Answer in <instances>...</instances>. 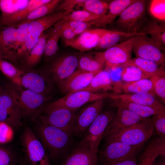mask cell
Returning <instances> with one entry per match:
<instances>
[{
  "label": "cell",
  "mask_w": 165,
  "mask_h": 165,
  "mask_svg": "<svg viewBox=\"0 0 165 165\" xmlns=\"http://www.w3.org/2000/svg\"><path fill=\"white\" fill-rule=\"evenodd\" d=\"M136 0H114L108 3V9L103 16L89 23L91 26L103 27L111 24L127 7Z\"/></svg>",
  "instance_id": "cell-22"
},
{
  "label": "cell",
  "mask_w": 165,
  "mask_h": 165,
  "mask_svg": "<svg viewBox=\"0 0 165 165\" xmlns=\"http://www.w3.org/2000/svg\"><path fill=\"white\" fill-rule=\"evenodd\" d=\"M28 38L23 35L17 27H0V53L4 58L15 64L18 48Z\"/></svg>",
  "instance_id": "cell-10"
},
{
  "label": "cell",
  "mask_w": 165,
  "mask_h": 165,
  "mask_svg": "<svg viewBox=\"0 0 165 165\" xmlns=\"http://www.w3.org/2000/svg\"><path fill=\"white\" fill-rule=\"evenodd\" d=\"M98 18L96 15L83 9L73 11L64 16L61 19L65 21H74L89 23Z\"/></svg>",
  "instance_id": "cell-40"
},
{
  "label": "cell",
  "mask_w": 165,
  "mask_h": 165,
  "mask_svg": "<svg viewBox=\"0 0 165 165\" xmlns=\"http://www.w3.org/2000/svg\"><path fill=\"white\" fill-rule=\"evenodd\" d=\"M114 116L112 110L101 112L85 131L78 145L98 152L101 139Z\"/></svg>",
  "instance_id": "cell-5"
},
{
  "label": "cell",
  "mask_w": 165,
  "mask_h": 165,
  "mask_svg": "<svg viewBox=\"0 0 165 165\" xmlns=\"http://www.w3.org/2000/svg\"><path fill=\"white\" fill-rule=\"evenodd\" d=\"M0 71L16 86L22 87L21 79L24 71L3 59H0Z\"/></svg>",
  "instance_id": "cell-36"
},
{
  "label": "cell",
  "mask_w": 165,
  "mask_h": 165,
  "mask_svg": "<svg viewBox=\"0 0 165 165\" xmlns=\"http://www.w3.org/2000/svg\"><path fill=\"white\" fill-rule=\"evenodd\" d=\"M122 80L125 82H130L144 79H149L138 67L129 66L123 68L121 73Z\"/></svg>",
  "instance_id": "cell-39"
},
{
  "label": "cell",
  "mask_w": 165,
  "mask_h": 165,
  "mask_svg": "<svg viewBox=\"0 0 165 165\" xmlns=\"http://www.w3.org/2000/svg\"><path fill=\"white\" fill-rule=\"evenodd\" d=\"M52 82L46 74L29 71L24 72L21 86L26 89L46 95L51 90Z\"/></svg>",
  "instance_id": "cell-17"
},
{
  "label": "cell",
  "mask_w": 165,
  "mask_h": 165,
  "mask_svg": "<svg viewBox=\"0 0 165 165\" xmlns=\"http://www.w3.org/2000/svg\"><path fill=\"white\" fill-rule=\"evenodd\" d=\"M159 156H165V138L160 136L149 142L141 156L138 164L152 165Z\"/></svg>",
  "instance_id": "cell-24"
},
{
  "label": "cell",
  "mask_w": 165,
  "mask_h": 165,
  "mask_svg": "<svg viewBox=\"0 0 165 165\" xmlns=\"http://www.w3.org/2000/svg\"><path fill=\"white\" fill-rule=\"evenodd\" d=\"M109 98L112 100L127 101L153 108L162 112H165L163 104L154 95L150 94L110 93Z\"/></svg>",
  "instance_id": "cell-20"
},
{
  "label": "cell",
  "mask_w": 165,
  "mask_h": 165,
  "mask_svg": "<svg viewBox=\"0 0 165 165\" xmlns=\"http://www.w3.org/2000/svg\"><path fill=\"white\" fill-rule=\"evenodd\" d=\"M149 11L154 17L159 20H164L165 0H152L149 6Z\"/></svg>",
  "instance_id": "cell-42"
},
{
  "label": "cell",
  "mask_w": 165,
  "mask_h": 165,
  "mask_svg": "<svg viewBox=\"0 0 165 165\" xmlns=\"http://www.w3.org/2000/svg\"><path fill=\"white\" fill-rule=\"evenodd\" d=\"M76 35L74 31L69 28L63 29L61 38L66 46H71L73 43Z\"/></svg>",
  "instance_id": "cell-48"
},
{
  "label": "cell",
  "mask_w": 165,
  "mask_h": 165,
  "mask_svg": "<svg viewBox=\"0 0 165 165\" xmlns=\"http://www.w3.org/2000/svg\"><path fill=\"white\" fill-rule=\"evenodd\" d=\"M13 87L14 93L23 116L37 117L39 116L44 107L47 105L46 95L26 89L21 90L19 87Z\"/></svg>",
  "instance_id": "cell-8"
},
{
  "label": "cell",
  "mask_w": 165,
  "mask_h": 165,
  "mask_svg": "<svg viewBox=\"0 0 165 165\" xmlns=\"http://www.w3.org/2000/svg\"><path fill=\"white\" fill-rule=\"evenodd\" d=\"M20 140L24 152L30 165H51L42 143L29 127H25Z\"/></svg>",
  "instance_id": "cell-7"
},
{
  "label": "cell",
  "mask_w": 165,
  "mask_h": 165,
  "mask_svg": "<svg viewBox=\"0 0 165 165\" xmlns=\"http://www.w3.org/2000/svg\"><path fill=\"white\" fill-rule=\"evenodd\" d=\"M152 165H158L157 163H156L155 161L153 163Z\"/></svg>",
  "instance_id": "cell-52"
},
{
  "label": "cell",
  "mask_w": 165,
  "mask_h": 165,
  "mask_svg": "<svg viewBox=\"0 0 165 165\" xmlns=\"http://www.w3.org/2000/svg\"><path fill=\"white\" fill-rule=\"evenodd\" d=\"M112 106L120 107L127 109L143 118H148L151 116L165 112H160L149 106H144L127 101L113 100Z\"/></svg>",
  "instance_id": "cell-30"
},
{
  "label": "cell",
  "mask_w": 165,
  "mask_h": 165,
  "mask_svg": "<svg viewBox=\"0 0 165 165\" xmlns=\"http://www.w3.org/2000/svg\"><path fill=\"white\" fill-rule=\"evenodd\" d=\"M20 165H27L25 163H23L21 164Z\"/></svg>",
  "instance_id": "cell-53"
},
{
  "label": "cell",
  "mask_w": 165,
  "mask_h": 165,
  "mask_svg": "<svg viewBox=\"0 0 165 165\" xmlns=\"http://www.w3.org/2000/svg\"><path fill=\"white\" fill-rule=\"evenodd\" d=\"M76 111L64 108L55 109L41 114V122L61 129L72 135L77 115Z\"/></svg>",
  "instance_id": "cell-13"
},
{
  "label": "cell",
  "mask_w": 165,
  "mask_h": 165,
  "mask_svg": "<svg viewBox=\"0 0 165 165\" xmlns=\"http://www.w3.org/2000/svg\"><path fill=\"white\" fill-rule=\"evenodd\" d=\"M4 58L3 56L0 53V59H3Z\"/></svg>",
  "instance_id": "cell-51"
},
{
  "label": "cell",
  "mask_w": 165,
  "mask_h": 165,
  "mask_svg": "<svg viewBox=\"0 0 165 165\" xmlns=\"http://www.w3.org/2000/svg\"><path fill=\"white\" fill-rule=\"evenodd\" d=\"M104 63L95 53L82 55L78 59V70L89 72H98L102 69Z\"/></svg>",
  "instance_id": "cell-33"
},
{
  "label": "cell",
  "mask_w": 165,
  "mask_h": 165,
  "mask_svg": "<svg viewBox=\"0 0 165 165\" xmlns=\"http://www.w3.org/2000/svg\"><path fill=\"white\" fill-rule=\"evenodd\" d=\"M97 153L78 145L62 165H97Z\"/></svg>",
  "instance_id": "cell-23"
},
{
  "label": "cell",
  "mask_w": 165,
  "mask_h": 165,
  "mask_svg": "<svg viewBox=\"0 0 165 165\" xmlns=\"http://www.w3.org/2000/svg\"><path fill=\"white\" fill-rule=\"evenodd\" d=\"M30 0H0V23L23 9Z\"/></svg>",
  "instance_id": "cell-32"
},
{
  "label": "cell",
  "mask_w": 165,
  "mask_h": 165,
  "mask_svg": "<svg viewBox=\"0 0 165 165\" xmlns=\"http://www.w3.org/2000/svg\"><path fill=\"white\" fill-rule=\"evenodd\" d=\"M69 13L66 11L55 12L31 22L29 23L31 34L39 37L45 31Z\"/></svg>",
  "instance_id": "cell-25"
},
{
  "label": "cell",
  "mask_w": 165,
  "mask_h": 165,
  "mask_svg": "<svg viewBox=\"0 0 165 165\" xmlns=\"http://www.w3.org/2000/svg\"><path fill=\"white\" fill-rule=\"evenodd\" d=\"M98 72L91 73L78 70L57 85L61 92L66 94L78 91L87 86Z\"/></svg>",
  "instance_id": "cell-18"
},
{
  "label": "cell",
  "mask_w": 165,
  "mask_h": 165,
  "mask_svg": "<svg viewBox=\"0 0 165 165\" xmlns=\"http://www.w3.org/2000/svg\"><path fill=\"white\" fill-rule=\"evenodd\" d=\"M142 147L118 141H107L101 157L104 163L120 161L136 157Z\"/></svg>",
  "instance_id": "cell-14"
},
{
  "label": "cell",
  "mask_w": 165,
  "mask_h": 165,
  "mask_svg": "<svg viewBox=\"0 0 165 165\" xmlns=\"http://www.w3.org/2000/svg\"><path fill=\"white\" fill-rule=\"evenodd\" d=\"M109 31L101 28L87 30L75 38L71 46L81 52L95 48L103 36Z\"/></svg>",
  "instance_id": "cell-19"
},
{
  "label": "cell",
  "mask_w": 165,
  "mask_h": 165,
  "mask_svg": "<svg viewBox=\"0 0 165 165\" xmlns=\"http://www.w3.org/2000/svg\"><path fill=\"white\" fill-rule=\"evenodd\" d=\"M86 0H65L61 2L56 12L66 11L69 13L73 11L76 7L82 6Z\"/></svg>",
  "instance_id": "cell-47"
},
{
  "label": "cell",
  "mask_w": 165,
  "mask_h": 165,
  "mask_svg": "<svg viewBox=\"0 0 165 165\" xmlns=\"http://www.w3.org/2000/svg\"><path fill=\"white\" fill-rule=\"evenodd\" d=\"M113 91L116 94H150L155 96L153 83L149 79L130 82H114Z\"/></svg>",
  "instance_id": "cell-21"
},
{
  "label": "cell",
  "mask_w": 165,
  "mask_h": 165,
  "mask_svg": "<svg viewBox=\"0 0 165 165\" xmlns=\"http://www.w3.org/2000/svg\"><path fill=\"white\" fill-rule=\"evenodd\" d=\"M110 94V93H98L84 90L69 93L64 97L47 104L42 110L40 115L59 108L76 111L88 102L109 98Z\"/></svg>",
  "instance_id": "cell-6"
},
{
  "label": "cell",
  "mask_w": 165,
  "mask_h": 165,
  "mask_svg": "<svg viewBox=\"0 0 165 165\" xmlns=\"http://www.w3.org/2000/svg\"><path fill=\"white\" fill-rule=\"evenodd\" d=\"M129 66L138 67L149 79L154 76L165 75L164 65L159 66L154 62L138 57L131 58L120 67Z\"/></svg>",
  "instance_id": "cell-26"
},
{
  "label": "cell",
  "mask_w": 165,
  "mask_h": 165,
  "mask_svg": "<svg viewBox=\"0 0 165 165\" xmlns=\"http://www.w3.org/2000/svg\"><path fill=\"white\" fill-rule=\"evenodd\" d=\"M16 158L9 149L0 145V165H15Z\"/></svg>",
  "instance_id": "cell-46"
},
{
  "label": "cell",
  "mask_w": 165,
  "mask_h": 165,
  "mask_svg": "<svg viewBox=\"0 0 165 165\" xmlns=\"http://www.w3.org/2000/svg\"><path fill=\"white\" fill-rule=\"evenodd\" d=\"M160 47L145 33L134 36L132 50L137 57L154 62L159 66L164 65V56Z\"/></svg>",
  "instance_id": "cell-11"
},
{
  "label": "cell",
  "mask_w": 165,
  "mask_h": 165,
  "mask_svg": "<svg viewBox=\"0 0 165 165\" xmlns=\"http://www.w3.org/2000/svg\"><path fill=\"white\" fill-rule=\"evenodd\" d=\"M142 32L148 34L151 38L160 46L165 44V23L160 24L156 21L149 23Z\"/></svg>",
  "instance_id": "cell-37"
},
{
  "label": "cell",
  "mask_w": 165,
  "mask_h": 165,
  "mask_svg": "<svg viewBox=\"0 0 165 165\" xmlns=\"http://www.w3.org/2000/svg\"><path fill=\"white\" fill-rule=\"evenodd\" d=\"M154 130L151 119L145 118L133 126L105 138L107 141H118L131 145L143 146Z\"/></svg>",
  "instance_id": "cell-2"
},
{
  "label": "cell",
  "mask_w": 165,
  "mask_h": 165,
  "mask_svg": "<svg viewBox=\"0 0 165 165\" xmlns=\"http://www.w3.org/2000/svg\"><path fill=\"white\" fill-rule=\"evenodd\" d=\"M47 36V34L44 32L39 37L37 42L31 49L26 60L22 64L24 68L31 69L40 62L44 54Z\"/></svg>",
  "instance_id": "cell-28"
},
{
  "label": "cell",
  "mask_w": 165,
  "mask_h": 165,
  "mask_svg": "<svg viewBox=\"0 0 165 165\" xmlns=\"http://www.w3.org/2000/svg\"><path fill=\"white\" fill-rule=\"evenodd\" d=\"M50 0H30L27 6L0 23V27L15 26L25 19L32 11Z\"/></svg>",
  "instance_id": "cell-29"
},
{
  "label": "cell",
  "mask_w": 165,
  "mask_h": 165,
  "mask_svg": "<svg viewBox=\"0 0 165 165\" xmlns=\"http://www.w3.org/2000/svg\"><path fill=\"white\" fill-rule=\"evenodd\" d=\"M154 86L155 96L163 104H165V75L155 76L150 79Z\"/></svg>",
  "instance_id": "cell-41"
},
{
  "label": "cell",
  "mask_w": 165,
  "mask_h": 165,
  "mask_svg": "<svg viewBox=\"0 0 165 165\" xmlns=\"http://www.w3.org/2000/svg\"><path fill=\"white\" fill-rule=\"evenodd\" d=\"M14 129L7 123L0 121V144L11 141L14 137Z\"/></svg>",
  "instance_id": "cell-44"
},
{
  "label": "cell",
  "mask_w": 165,
  "mask_h": 165,
  "mask_svg": "<svg viewBox=\"0 0 165 165\" xmlns=\"http://www.w3.org/2000/svg\"><path fill=\"white\" fill-rule=\"evenodd\" d=\"M105 99L96 100L84 108L77 114L73 135L82 136L97 116L101 112L105 105Z\"/></svg>",
  "instance_id": "cell-15"
},
{
  "label": "cell",
  "mask_w": 165,
  "mask_h": 165,
  "mask_svg": "<svg viewBox=\"0 0 165 165\" xmlns=\"http://www.w3.org/2000/svg\"><path fill=\"white\" fill-rule=\"evenodd\" d=\"M114 84L109 73L106 70H102L94 76L87 86L79 91L96 93L100 91H113Z\"/></svg>",
  "instance_id": "cell-27"
},
{
  "label": "cell",
  "mask_w": 165,
  "mask_h": 165,
  "mask_svg": "<svg viewBox=\"0 0 165 165\" xmlns=\"http://www.w3.org/2000/svg\"><path fill=\"white\" fill-rule=\"evenodd\" d=\"M62 29L69 28L72 30L77 35L90 29L91 26L89 23L74 21H65L61 19Z\"/></svg>",
  "instance_id": "cell-43"
},
{
  "label": "cell",
  "mask_w": 165,
  "mask_h": 165,
  "mask_svg": "<svg viewBox=\"0 0 165 165\" xmlns=\"http://www.w3.org/2000/svg\"><path fill=\"white\" fill-rule=\"evenodd\" d=\"M134 36L121 43L116 44L104 51L96 52L105 64L106 69L120 67L131 59Z\"/></svg>",
  "instance_id": "cell-9"
},
{
  "label": "cell",
  "mask_w": 165,
  "mask_h": 165,
  "mask_svg": "<svg viewBox=\"0 0 165 165\" xmlns=\"http://www.w3.org/2000/svg\"><path fill=\"white\" fill-rule=\"evenodd\" d=\"M37 134L50 160L58 159L67 152L73 136L65 131L42 122L37 128Z\"/></svg>",
  "instance_id": "cell-1"
},
{
  "label": "cell",
  "mask_w": 165,
  "mask_h": 165,
  "mask_svg": "<svg viewBox=\"0 0 165 165\" xmlns=\"http://www.w3.org/2000/svg\"><path fill=\"white\" fill-rule=\"evenodd\" d=\"M78 63V59L75 55L66 54L60 56L51 62L46 74L52 82L58 84L75 71Z\"/></svg>",
  "instance_id": "cell-12"
},
{
  "label": "cell",
  "mask_w": 165,
  "mask_h": 165,
  "mask_svg": "<svg viewBox=\"0 0 165 165\" xmlns=\"http://www.w3.org/2000/svg\"><path fill=\"white\" fill-rule=\"evenodd\" d=\"M53 26L50 32L47 34L44 53L45 57L47 58L53 56L57 50L58 42L63 31L61 20H59Z\"/></svg>",
  "instance_id": "cell-31"
},
{
  "label": "cell",
  "mask_w": 165,
  "mask_h": 165,
  "mask_svg": "<svg viewBox=\"0 0 165 165\" xmlns=\"http://www.w3.org/2000/svg\"><path fill=\"white\" fill-rule=\"evenodd\" d=\"M82 7L84 10L96 15L99 18L107 13L108 3L101 0H86Z\"/></svg>",
  "instance_id": "cell-38"
},
{
  "label": "cell",
  "mask_w": 165,
  "mask_h": 165,
  "mask_svg": "<svg viewBox=\"0 0 165 165\" xmlns=\"http://www.w3.org/2000/svg\"><path fill=\"white\" fill-rule=\"evenodd\" d=\"M154 129L161 137H165V113L152 116L151 119Z\"/></svg>",
  "instance_id": "cell-45"
},
{
  "label": "cell",
  "mask_w": 165,
  "mask_h": 165,
  "mask_svg": "<svg viewBox=\"0 0 165 165\" xmlns=\"http://www.w3.org/2000/svg\"><path fill=\"white\" fill-rule=\"evenodd\" d=\"M146 1L136 0L119 15L116 24L126 33L138 34L145 20Z\"/></svg>",
  "instance_id": "cell-4"
},
{
  "label": "cell",
  "mask_w": 165,
  "mask_h": 165,
  "mask_svg": "<svg viewBox=\"0 0 165 165\" xmlns=\"http://www.w3.org/2000/svg\"><path fill=\"white\" fill-rule=\"evenodd\" d=\"M61 2L60 0H50L48 2L32 11L22 22L15 26L22 24L29 23L36 20L51 14L56 9Z\"/></svg>",
  "instance_id": "cell-34"
},
{
  "label": "cell",
  "mask_w": 165,
  "mask_h": 165,
  "mask_svg": "<svg viewBox=\"0 0 165 165\" xmlns=\"http://www.w3.org/2000/svg\"><path fill=\"white\" fill-rule=\"evenodd\" d=\"M143 33L141 32L138 34H130L121 31L109 30L103 36L95 49L96 50L108 49L116 44L122 37H130Z\"/></svg>",
  "instance_id": "cell-35"
},
{
  "label": "cell",
  "mask_w": 165,
  "mask_h": 165,
  "mask_svg": "<svg viewBox=\"0 0 165 165\" xmlns=\"http://www.w3.org/2000/svg\"><path fill=\"white\" fill-rule=\"evenodd\" d=\"M117 108L116 114L105 133L104 136L105 138L125 130L145 119L127 109L120 107Z\"/></svg>",
  "instance_id": "cell-16"
},
{
  "label": "cell",
  "mask_w": 165,
  "mask_h": 165,
  "mask_svg": "<svg viewBox=\"0 0 165 165\" xmlns=\"http://www.w3.org/2000/svg\"><path fill=\"white\" fill-rule=\"evenodd\" d=\"M158 165H165V161L164 158L160 160L158 163H157Z\"/></svg>",
  "instance_id": "cell-50"
},
{
  "label": "cell",
  "mask_w": 165,
  "mask_h": 165,
  "mask_svg": "<svg viewBox=\"0 0 165 165\" xmlns=\"http://www.w3.org/2000/svg\"><path fill=\"white\" fill-rule=\"evenodd\" d=\"M104 165H138L136 157L123 161L104 163Z\"/></svg>",
  "instance_id": "cell-49"
},
{
  "label": "cell",
  "mask_w": 165,
  "mask_h": 165,
  "mask_svg": "<svg viewBox=\"0 0 165 165\" xmlns=\"http://www.w3.org/2000/svg\"><path fill=\"white\" fill-rule=\"evenodd\" d=\"M23 117L13 86L0 84V121L17 129L21 125Z\"/></svg>",
  "instance_id": "cell-3"
}]
</instances>
